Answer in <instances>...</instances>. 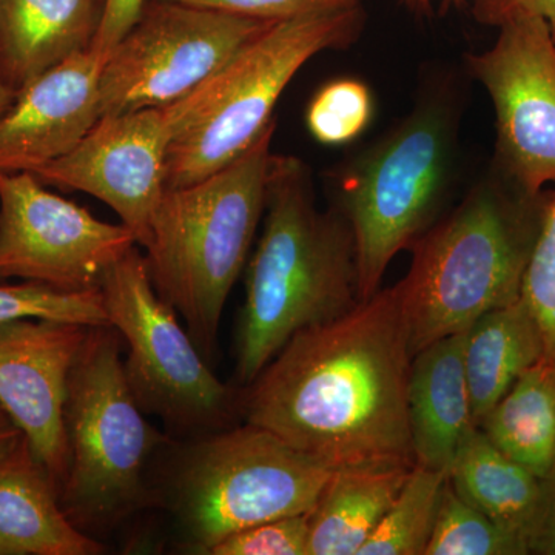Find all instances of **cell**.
I'll return each instance as SVG.
<instances>
[{"instance_id":"cell-30","label":"cell","mask_w":555,"mask_h":555,"mask_svg":"<svg viewBox=\"0 0 555 555\" xmlns=\"http://www.w3.org/2000/svg\"><path fill=\"white\" fill-rule=\"evenodd\" d=\"M147 3L149 0H104L100 31L91 49L107 60L109 51L134 27Z\"/></svg>"},{"instance_id":"cell-27","label":"cell","mask_w":555,"mask_h":555,"mask_svg":"<svg viewBox=\"0 0 555 555\" xmlns=\"http://www.w3.org/2000/svg\"><path fill=\"white\" fill-rule=\"evenodd\" d=\"M521 298L539 321L545 345L543 360L555 363V190L526 269Z\"/></svg>"},{"instance_id":"cell-29","label":"cell","mask_w":555,"mask_h":555,"mask_svg":"<svg viewBox=\"0 0 555 555\" xmlns=\"http://www.w3.org/2000/svg\"><path fill=\"white\" fill-rule=\"evenodd\" d=\"M190 5L206 7L240 16L262 21H284L305 14L349 9L360 5L363 0H177Z\"/></svg>"},{"instance_id":"cell-20","label":"cell","mask_w":555,"mask_h":555,"mask_svg":"<svg viewBox=\"0 0 555 555\" xmlns=\"http://www.w3.org/2000/svg\"><path fill=\"white\" fill-rule=\"evenodd\" d=\"M412 467L334 469L309 514V555H358Z\"/></svg>"},{"instance_id":"cell-25","label":"cell","mask_w":555,"mask_h":555,"mask_svg":"<svg viewBox=\"0 0 555 555\" xmlns=\"http://www.w3.org/2000/svg\"><path fill=\"white\" fill-rule=\"evenodd\" d=\"M25 318L64 321L87 327L109 326L101 288L65 292L30 281L0 286V324Z\"/></svg>"},{"instance_id":"cell-15","label":"cell","mask_w":555,"mask_h":555,"mask_svg":"<svg viewBox=\"0 0 555 555\" xmlns=\"http://www.w3.org/2000/svg\"><path fill=\"white\" fill-rule=\"evenodd\" d=\"M105 57L82 51L28 83L0 116V173H31L72 152L101 119Z\"/></svg>"},{"instance_id":"cell-26","label":"cell","mask_w":555,"mask_h":555,"mask_svg":"<svg viewBox=\"0 0 555 555\" xmlns=\"http://www.w3.org/2000/svg\"><path fill=\"white\" fill-rule=\"evenodd\" d=\"M372 118L371 91L360 80L339 79L323 87L308 109V127L321 144L352 141Z\"/></svg>"},{"instance_id":"cell-2","label":"cell","mask_w":555,"mask_h":555,"mask_svg":"<svg viewBox=\"0 0 555 555\" xmlns=\"http://www.w3.org/2000/svg\"><path fill=\"white\" fill-rule=\"evenodd\" d=\"M264 214L236 339V377L246 386L298 332L361 302L352 230L341 211L317 207L301 159L272 156Z\"/></svg>"},{"instance_id":"cell-4","label":"cell","mask_w":555,"mask_h":555,"mask_svg":"<svg viewBox=\"0 0 555 555\" xmlns=\"http://www.w3.org/2000/svg\"><path fill=\"white\" fill-rule=\"evenodd\" d=\"M275 120L215 173L166 189L145 261L153 286L184 320L204 357L214 353L225 302L264 214Z\"/></svg>"},{"instance_id":"cell-17","label":"cell","mask_w":555,"mask_h":555,"mask_svg":"<svg viewBox=\"0 0 555 555\" xmlns=\"http://www.w3.org/2000/svg\"><path fill=\"white\" fill-rule=\"evenodd\" d=\"M104 550L69 520L56 485L22 437L0 459V555H98Z\"/></svg>"},{"instance_id":"cell-5","label":"cell","mask_w":555,"mask_h":555,"mask_svg":"<svg viewBox=\"0 0 555 555\" xmlns=\"http://www.w3.org/2000/svg\"><path fill=\"white\" fill-rule=\"evenodd\" d=\"M360 5L273 22L217 75L173 102L177 133L167 189L182 188L238 158L273 122L281 94L306 62L358 38Z\"/></svg>"},{"instance_id":"cell-32","label":"cell","mask_w":555,"mask_h":555,"mask_svg":"<svg viewBox=\"0 0 555 555\" xmlns=\"http://www.w3.org/2000/svg\"><path fill=\"white\" fill-rule=\"evenodd\" d=\"M529 554L555 555V460L540 478V503L528 539Z\"/></svg>"},{"instance_id":"cell-7","label":"cell","mask_w":555,"mask_h":555,"mask_svg":"<svg viewBox=\"0 0 555 555\" xmlns=\"http://www.w3.org/2000/svg\"><path fill=\"white\" fill-rule=\"evenodd\" d=\"M199 438L175 478V509L198 553L248 526L310 513L334 473L251 423Z\"/></svg>"},{"instance_id":"cell-9","label":"cell","mask_w":555,"mask_h":555,"mask_svg":"<svg viewBox=\"0 0 555 555\" xmlns=\"http://www.w3.org/2000/svg\"><path fill=\"white\" fill-rule=\"evenodd\" d=\"M451 133L423 108L361 156L343 181V217L356 244L361 301L374 297L393 257L426 232L447 188Z\"/></svg>"},{"instance_id":"cell-24","label":"cell","mask_w":555,"mask_h":555,"mask_svg":"<svg viewBox=\"0 0 555 555\" xmlns=\"http://www.w3.org/2000/svg\"><path fill=\"white\" fill-rule=\"evenodd\" d=\"M524 540L465 502L451 481H444L438 496L433 534L425 555H526Z\"/></svg>"},{"instance_id":"cell-35","label":"cell","mask_w":555,"mask_h":555,"mask_svg":"<svg viewBox=\"0 0 555 555\" xmlns=\"http://www.w3.org/2000/svg\"><path fill=\"white\" fill-rule=\"evenodd\" d=\"M409 2L425 3L427 0H409Z\"/></svg>"},{"instance_id":"cell-6","label":"cell","mask_w":555,"mask_h":555,"mask_svg":"<svg viewBox=\"0 0 555 555\" xmlns=\"http://www.w3.org/2000/svg\"><path fill=\"white\" fill-rule=\"evenodd\" d=\"M115 327H90L68 375V477L60 500L73 525L93 537L147 505L144 470L164 441L139 408Z\"/></svg>"},{"instance_id":"cell-22","label":"cell","mask_w":555,"mask_h":555,"mask_svg":"<svg viewBox=\"0 0 555 555\" xmlns=\"http://www.w3.org/2000/svg\"><path fill=\"white\" fill-rule=\"evenodd\" d=\"M500 451L542 478L555 460V363L540 360L478 423Z\"/></svg>"},{"instance_id":"cell-31","label":"cell","mask_w":555,"mask_h":555,"mask_svg":"<svg viewBox=\"0 0 555 555\" xmlns=\"http://www.w3.org/2000/svg\"><path fill=\"white\" fill-rule=\"evenodd\" d=\"M474 17L499 28L517 16H539L550 24L555 39V0H474Z\"/></svg>"},{"instance_id":"cell-14","label":"cell","mask_w":555,"mask_h":555,"mask_svg":"<svg viewBox=\"0 0 555 555\" xmlns=\"http://www.w3.org/2000/svg\"><path fill=\"white\" fill-rule=\"evenodd\" d=\"M89 331L39 318L0 324V404L30 441L60 495L69 467L64 420L68 375Z\"/></svg>"},{"instance_id":"cell-28","label":"cell","mask_w":555,"mask_h":555,"mask_svg":"<svg viewBox=\"0 0 555 555\" xmlns=\"http://www.w3.org/2000/svg\"><path fill=\"white\" fill-rule=\"evenodd\" d=\"M309 514L262 521L225 537L210 555H309Z\"/></svg>"},{"instance_id":"cell-19","label":"cell","mask_w":555,"mask_h":555,"mask_svg":"<svg viewBox=\"0 0 555 555\" xmlns=\"http://www.w3.org/2000/svg\"><path fill=\"white\" fill-rule=\"evenodd\" d=\"M545 356L539 321L517 298L478 318L466 331L465 371L474 425L502 400L511 386Z\"/></svg>"},{"instance_id":"cell-3","label":"cell","mask_w":555,"mask_h":555,"mask_svg":"<svg viewBox=\"0 0 555 555\" xmlns=\"http://www.w3.org/2000/svg\"><path fill=\"white\" fill-rule=\"evenodd\" d=\"M553 193L532 195L496 170L415 241L411 270L393 286L412 357L520 298Z\"/></svg>"},{"instance_id":"cell-8","label":"cell","mask_w":555,"mask_h":555,"mask_svg":"<svg viewBox=\"0 0 555 555\" xmlns=\"http://www.w3.org/2000/svg\"><path fill=\"white\" fill-rule=\"evenodd\" d=\"M101 292L109 326L129 349L124 369L144 414L181 434L225 429L235 392L207 366L177 310L159 297L138 246L105 272Z\"/></svg>"},{"instance_id":"cell-21","label":"cell","mask_w":555,"mask_h":555,"mask_svg":"<svg viewBox=\"0 0 555 555\" xmlns=\"http://www.w3.org/2000/svg\"><path fill=\"white\" fill-rule=\"evenodd\" d=\"M448 480L465 502L528 546L539 511L540 478L500 451L480 427L467 430Z\"/></svg>"},{"instance_id":"cell-34","label":"cell","mask_w":555,"mask_h":555,"mask_svg":"<svg viewBox=\"0 0 555 555\" xmlns=\"http://www.w3.org/2000/svg\"><path fill=\"white\" fill-rule=\"evenodd\" d=\"M14 101H16V94L0 82V116L5 115Z\"/></svg>"},{"instance_id":"cell-1","label":"cell","mask_w":555,"mask_h":555,"mask_svg":"<svg viewBox=\"0 0 555 555\" xmlns=\"http://www.w3.org/2000/svg\"><path fill=\"white\" fill-rule=\"evenodd\" d=\"M412 352L396 287L288 339L248 385L246 422L332 469L414 467Z\"/></svg>"},{"instance_id":"cell-13","label":"cell","mask_w":555,"mask_h":555,"mask_svg":"<svg viewBox=\"0 0 555 555\" xmlns=\"http://www.w3.org/2000/svg\"><path fill=\"white\" fill-rule=\"evenodd\" d=\"M175 133L171 105L104 116L72 152L31 175L43 185L89 193L107 204L144 248L167 189Z\"/></svg>"},{"instance_id":"cell-16","label":"cell","mask_w":555,"mask_h":555,"mask_svg":"<svg viewBox=\"0 0 555 555\" xmlns=\"http://www.w3.org/2000/svg\"><path fill=\"white\" fill-rule=\"evenodd\" d=\"M104 0H0V82L20 94L62 62L90 50Z\"/></svg>"},{"instance_id":"cell-18","label":"cell","mask_w":555,"mask_h":555,"mask_svg":"<svg viewBox=\"0 0 555 555\" xmlns=\"http://www.w3.org/2000/svg\"><path fill=\"white\" fill-rule=\"evenodd\" d=\"M466 331L426 346L412 358L409 423L415 465L449 474L474 425L465 371Z\"/></svg>"},{"instance_id":"cell-12","label":"cell","mask_w":555,"mask_h":555,"mask_svg":"<svg viewBox=\"0 0 555 555\" xmlns=\"http://www.w3.org/2000/svg\"><path fill=\"white\" fill-rule=\"evenodd\" d=\"M499 28L495 46L467 62L494 105L496 170L537 195L555 188V39L539 16Z\"/></svg>"},{"instance_id":"cell-33","label":"cell","mask_w":555,"mask_h":555,"mask_svg":"<svg viewBox=\"0 0 555 555\" xmlns=\"http://www.w3.org/2000/svg\"><path fill=\"white\" fill-rule=\"evenodd\" d=\"M22 437H24V433L21 427L0 404V459L9 454L11 449L20 443Z\"/></svg>"},{"instance_id":"cell-23","label":"cell","mask_w":555,"mask_h":555,"mask_svg":"<svg viewBox=\"0 0 555 555\" xmlns=\"http://www.w3.org/2000/svg\"><path fill=\"white\" fill-rule=\"evenodd\" d=\"M447 474L412 467L392 506L358 555H425Z\"/></svg>"},{"instance_id":"cell-11","label":"cell","mask_w":555,"mask_h":555,"mask_svg":"<svg viewBox=\"0 0 555 555\" xmlns=\"http://www.w3.org/2000/svg\"><path fill=\"white\" fill-rule=\"evenodd\" d=\"M134 246L137 238L122 222L101 221L49 192L31 173H0V280L94 291Z\"/></svg>"},{"instance_id":"cell-10","label":"cell","mask_w":555,"mask_h":555,"mask_svg":"<svg viewBox=\"0 0 555 555\" xmlns=\"http://www.w3.org/2000/svg\"><path fill=\"white\" fill-rule=\"evenodd\" d=\"M272 24L177 0H149L105 60L101 118L189 96Z\"/></svg>"}]
</instances>
